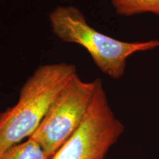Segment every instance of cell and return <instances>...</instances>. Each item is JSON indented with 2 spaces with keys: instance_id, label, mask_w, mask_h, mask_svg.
<instances>
[{
  "instance_id": "cell-5",
  "label": "cell",
  "mask_w": 159,
  "mask_h": 159,
  "mask_svg": "<svg viewBox=\"0 0 159 159\" xmlns=\"http://www.w3.org/2000/svg\"><path fill=\"white\" fill-rule=\"evenodd\" d=\"M117 14L130 17L150 13L159 16V0H110Z\"/></svg>"
},
{
  "instance_id": "cell-3",
  "label": "cell",
  "mask_w": 159,
  "mask_h": 159,
  "mask_svg": "<svg viewBox=\"0 0 159 159\" xmlns=\"http://www.w3.org/2000/svg\"><path fill=\"white\" fill-rule=\"evenodd\" d=\"M91 104L77 130L49 159H105L125 130L113 112L100 79H95Z\"/></svg>"
},
{
  "instance_id": "cell-1",
  "label": "cell",
  "mask_w": 159,
  "mask_h": 159,
  "mask_svg": "<svg viewBox=\"0 0 159 159\" xmlns=\"http://www.w3.org/2000/svg\"><path fill=\"white\" fill-rule=\"evenodd\" d=\"M76 74L75 65L65 62L35 69L20 89L17 102L0 112V156L34 134L55 97Z\"/></svg>"
},
{
  "instance_id": "cell-2",
  "label": "cell",
  "mask_w": 159,
  "mask_h": 159,
  "mask_svg": "<svg viewBox=\"0 0 159 159\" xmlns=\"http://www.w3.org/2000/svg\"><path fill=\"white\" fill-rule=\"evenodd\" d=\"M49 20L55 36L83 47L99 70L115 80L124 75L130 55L159 47V40L126 42L103 34L89 25L82 12L73 6L55 7Z\"/></svg>"
},
{
  "instance_id": "cell-4",
  "label": "cell",
  "mask_w": 159,
  "mask_h": 159,
  "mask_svg": "<svg viewBox=\"0 0 159 159\" xmlns=\"http://www.w3.org/2000/svg\"><path fill=\"white\" fill-rule=\"evenodd\" d=\"M96 80L84 81L75 75L57 95L39 128L30 138L41 145L47 159L77 130L94 95Z\"/></svg>"
},
{
  "instance_id": "cell-6",
  "label": "cell",
  "mask_w": 159,
  "mask_h": 159,
  "mask_svg": "<svg viewBox=\"0 0 159 159\" xmlns=\"http://www.w3.org/2000/svg\"><path fill=\"white\" fill-rule=\"evenodd\" d=\"M0 159H47L44 151L36 141L28 138L16 144L0 156Z\"/></svg>"
}]
</instances>
